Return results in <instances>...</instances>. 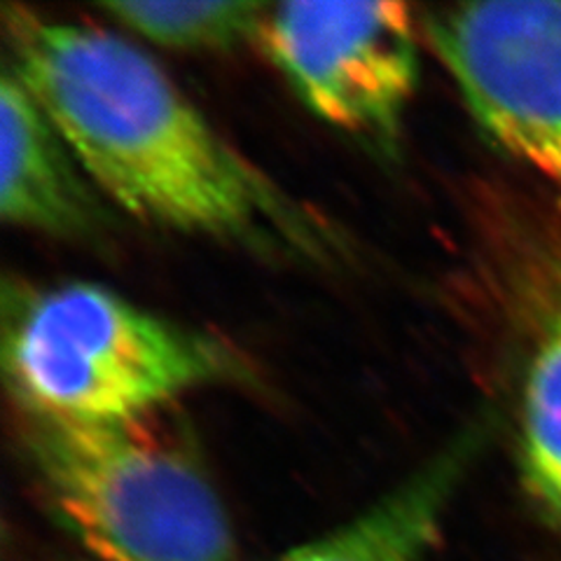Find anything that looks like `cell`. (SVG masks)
Here are the masks:
<instances>
[{
    "mask_svg": "<svg viewBox=\"0 0 561 561\" xmlns=\"http://www.w3.org/2000/svg\"><path fill=\"white\" fill-rule=\"evenodd\" d=\"M5 61L55 122L101 197L185 234L286 239L311 222L249 164L144 49L90 24L3 8Z\"/></svg>",
    "mask_w": 561,
    "mask_h": 561,
    "instance_id": "6da1fadb",
    "label": "cell"
},
{
    "mask_svg": "<svg viewBox=\"0 0 561 561\" xmlns=\"http://www.w3.org/2000/svg\"><path fill=\"white\" fill-rule=\"evenodd\" d=\"M3 373L24 416L125 424L245 370L220 340L105 286L5 280Z\"/></svg>",
    "mask_w": 561,
    "mask_h": 561,
    "instance_id": "7a4b0ae2",
    "label": "cell"
},
{
    "mask_svg": "<svg viewBox=\"0 0 561 561\" xmlns=\"http://www.w3.org/2000/svg\"><path fill=\"white\" fill-rule=\"evenodd\" d=\"M24 449L47 505L87 561H241L204 466L150 419L66 424L24 416Z\"/></svg>",
    "mask_w": 561,
    "mask_h": 561,
    "instance_id": "3957f363",
    "label": "cell"
},
{
    "mask_svg": "<svg viewBox=\"0 0 561 561\" xmlns=\"http://www.w3.org/2000/svg\"><path fill=\"white\" fill-rule=\"evenodd\" d=\"M421 26L478 127L561 199V0L437 8Z\"/></svg>",
    "mask_w": 561,
    "mask_h": 561,
    "instance_id": "277c9868",
    "label": "cell"
},
{
    "mask_svg": "<svg viewBox=\"0 0 561 561\" xmlns=\"http://www.w3.org/2000/svg\"><path fill=\"white\" fill-rule=\"evenodd\" d=\"M257 38L316 117L396 150L419 82V35L408 5H270Z\"/></svg>",
    "mask_w": 561,
    "mask_h": 561,
    "instance_id": "5b68a950",
    "label": "cell"
},
{
    "mask_svg": "<svg viewBox=\"0 0 561 561\" xmlns=\"http://www.w3.org/2000/svg\"><path fill=\"white\" fill-rule=\"evenodd\" d=\"M101 192L20 76L0 78V216L20 230L90 239L105 214Z\"/></svg>",
    "mask_w": 561,
    "mask_h": 561,
    "instance_id": "8992f818",
    "label": "cell"
},
{
    "mask_svg": "<svg viewBox=\"0 0 561 561\" xmlns=\"http://www.w3.org/2000/svg\"><path fill=\"white\" fill-rule=\"evenodd\" d=\"M517 391V468L540 517L561 531V241L526 278Z\"/></svg>",
    "mask_w": 561,
    "mask_h": 561,
    "instance_id": "52a82bcc",
    "label": "cell"
},
{
    "mask_svg": "<svg viewBox=\"0 0 561 561\" xmlns=\"http://www.w3.org/2000/svg\"><path fill=\"white\" fill-rule=\"evenodd\" d=\"M480 440V428L456 435L354 519L276 561H426Z\"/></svg>",
    "mask_w": 561,
    "mask_h": 561,
    "instance_id": "ba28073f",
    "label": "cell"
},
{
    "mask_svg": "<svg viewBox=\"0 0 561 561\" xmlns=\"http://www.w3.org/2000/svg\"><path fill=\"white\" fill-rule=\"evenodd\" d=\"M99 10L157 47L222 51L257 38L270 5L249 0H122Z\"/></svg>",
    "mask_w": 561,
    "mask_h": 561,
    "instance_id": "9c48e42d",
    "label": "cell"
}]
</instances>
